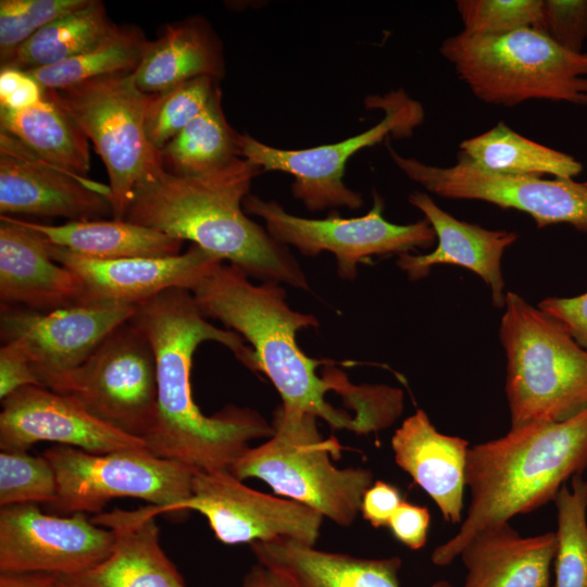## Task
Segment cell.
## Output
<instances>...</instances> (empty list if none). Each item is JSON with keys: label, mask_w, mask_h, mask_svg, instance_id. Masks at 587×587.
<instances>
[{"label": "cell", "mask_w": 587, "mask_h": 587, "mask_svg": "<svg viewBox=\"0 0 587 587\" xmlns=\"http://www.w3.org/2000/svg\"><path fill=\"white\" fill-rule=\"evenodd\" d=\"M25 386H41L38 376L26 358L11 345L0 348V398L1 400Z\"/></svg>", "instance_id": "42"}, {"label": "cell", "mask_w": 587, "mask_h": 587, "mask_svg": "<svg viewBox=\"0 0 587 587\" xmlns=\"http://www.w3.org/2000/svg\"><path fill=\"white\" fill-rule=\"evenodd\" d=\"M113 532L86 513H43L37 503L0 510V572H43L72 575L105 559Z\"/></svg>", "instance_id": "16"}, {"label": "cell", "mask_w": 587, "mask_h": 587, "mask_svg": "<svg viewBox=\"0 0 587 587\" xmlns=\"http://www.w3.org/2000/svg\"><path fill=\"white\" fill-rule=\"evenodd\" d=\"M429 522L427 508L402 500L388 526L397 540L412 550H419L426 544Z\"/></svg>", "instance_id": "39"}, {"label": "cell", "mask_w": 587, "mask_h": 587, "mask_svg": "<svg viewBox=\"0 0 587 587\" xmlns=\"http://www.w3.org/2000/svg\"><path fill=\"white\" fill-rule=\"evenodd\" d=\"M432 587H454V586L447 580H438L434 583Z\"/></svg>", "instance_id": "46"}, {"label": "cell", "mask_w": 587, "mask_h": 587, "mask_svg": "<svg viewBox=\"0 0 587 587\" xmlns=\"http://www.w3.org/2000/svg\"><path fill=\"white\" fill-rule=\"evenodd\" d=\"M538 32L571 52L583 53L587 38V0H542Z\"/></svg>", "instance_id": "38"}, {"label": "cell", "mask_w": 587, "mask_h": 587, "mask_svg": "<svg viewBox=\"0 0 587 587\" xmlns=\"http://www.w3.org/2000/svg\"><path fill=\"white\" fill-rule=\"evenodd\" d=\"M46 242L50 257L79 278L87 302L138 305L168 289L191 290L223 262L193 243L172 257L96 260Z\"/></svg>", "instance_id": "19"}, {"label": "cell", "mask_w": 587, "mask_h": 587, "mask_svg": "<svg viewBox=\"0 0 587 587\" xmlns=\"http://www.w3.org/2000/svg\"><path fill=\"white\" fill-rule=\"evenodd\" d=\"M251 546L258 563L289 587H400L398 557L362 559L284 538Z\"/></svg>", "instance_id": "25"}, {"label": "cell", "mask_w": 587, "mask_h": 587, "mask_svg": "<svg viewBox=\"0 0 587 587\" xmlns=\"http://www.w3.org/2000/svg\"><path fill=\"white\" fill-rule=\"evenodd\" d=\"M554 498L558 511L553 587H587V480L577 474Z\"/></svg>", "instance_id": "33"}, {"label": "cell", "mask_w": 587, "mask_h": 587, "mask_svg": "<svg viewBox=\"0 0 587 587\" xmlns=\"http://www.w3.org/2000/svg\"><path fill=\"white\" fill-rule=\"evenodd\" d=\"M109 186L71 174L35 154L13 136L0 132V212L98 220L112 215Z\"/></svg>", "instance_id": "17"}, {"label": "cell", "mask_w": 587, "mask_h": 587, "mask_svg": "<svg viewBox=\"0 0 587 587\" xmlns=\"http://www.w3.org/2000/svg\"><path fill=\"white\" fill-rule=\"evenodd\" d=\"M503 309L500 340L511 427L561 422L585 410L587 350L515 292H507Z\"/></svg>", "instance_id": "5"}, {"label": "cell", "mask_w": 587, "mask_h": 587, "mask_svg": "<svg viewBox=\"0 0 587 587\" xmlns=\"http://www.w3.org/2000/svg\"><path fill=\"white\" fill-rule=\"evenodd\" d=\"M246 213L257 215L266 232L278 243L292 246L307 257L323 251L333 253L341 278L353 279L358 263L373 255L403 254L416 248H429L436 235L426 220L399 225L387 221L384 200L375 193L372 209L363 216L344 218L330 214L326 218L300 217L287 212L275 200L247 195L242 202Z\"/></svg>", "instance_id": "12"}, {"label": "cell", "mask_w": 587, "mask_h": 587, "mask_svg": "<svg viewBox=\"0 0 587 587\" xmlns=\"http://www.w3.org/2000/svg\"><path fill=\"white\" fill-rule=\"evenodd\" d=\"M0 303L49 312L88 303L79 278L49 254L46 239L0 215Z\"/></svg>", "instance_id": "21"}, {"label": "cell", "mask_w": 587, "mask_h": 587, "mask_svg": "<svg viewBox=\"0 0 587 587\" xmlns=\"http://www.w3.org/2000/svg\"><path fill=\"white\" fill-rule=\"evenodd\" d=\"M239 135L225 117L217 86L204 110L159 151L161 165L178 176L220 170L240 158Z\"/></svg>", "instance_id": "29"}, {"label": "cell", "mask_w": 587, "mask_h": 587, "mask_svg": "<svg viewBox=\"0 0 587 587\" xmlns=\"http://www.w3.org/2000/svg\"><path fill=\"white\" fill-rule=\"evenodd\" d=\"M0 587H61L57 575L43 572H1Z\"/></svg>", "instance_id": "44"}, {"label": "cell", "mask_w": 587, "mask_h": 587, "mask_svg": "<svg viewBox=\"0 0 587 587\" xmlns=\"http://www.w3.org/2000/svg\"><path fill=\"white\" fill-rule=\"evenodd\" d=\"M370 107L382 108L384 118L367 130L336 143L286 150L267 146L247 134L239 135V155L262 171H280L294 176L291 192L310 211L363 205L360 193L344 183L347 161L359 150L383 141L387 136H410L423 122L422 105L403 90L371 97Z\"/></svg>", "instance_id": "11"}, {"label": "cell", "mask_w": 587, "mask_h": 587, "mask_svg": "<svg viewBox=\"0 0 587 587\" xmlns=\"http://www.w3.org/2000/svg\"><path fill=\"white\" fill-rule=\"evenodd\" d=\"M201 312L190 290L173 288L137 305L130 321L149 339L155 357L157 414L145 437L154 455L196 470H229L257 438L273 426L249 408L228 405L204 415L191 394L192 355L203 341H216L252 369L253 351L230 329L217 328Z\"/></svg>", "instance_id": "1"}, {"label": "cell", "mask_w": 587, "mask_h": 587, "mask_svg": "<svg viewBox=\"0 0 587 587\" xmlns=\"http://www.w3.org/2000/svg\"><path fill=\"white\" fill-rule=\"evenodd\" d=\"M26 73V72H25ZM45 95V88L26 73L18 88L9 97L0 100V107L12 111H23L38 104Z\"/></svg>", "instance_id": "43"}, {"label": "cell", "mask_w": 587, "mask_h": 587, "mask_svg": "<svg viewBox=\"0 0 587 587\" xmlns=\"http://www.w3.org/2000/svg\"><path fill=\"white\" fill-rule=\"evenodd\" d=\"M433 227L437 247L426 254L403 253L398 266L412 280L428 275L438 264H451L467 268L478 275L490 287L495 307L505 302L501 259L504 251L516 241L515 232L487 229L479 225L460 221L440 209L425 192L414 191L408 198Z\"/></svg>", "instance_id": "22"}, {"label": "cell", "mask_w": 587, "mask_h": 587, "mask_svg": "<svg viewBox=\"0 0 587 587\" xmlns=\"http://www.w3.org/2000/svg\"><path fill=\"white\" fill-rule=\"evenodd\" d=\"M260 167L239 158L197 176H178L158 162L140 178L124 220L160 230L227 260L248 276L309 289L298 262L242 208Z\"/></svg>", "instance_id": "2"}, {"label": "cell", "mask_w": 587, "mask_h": 587, "mask_svg": "<svg viewBox=\"0 0 587 587\" xmlns=\"http://www.w3.org/2000/svg\"><path fill=\"white\" fill-rule=\"evenodd\" d=\"M398 168L426 190L444 198L479 200L515 209L533 217L538 228L569 224L587 233V187L573 178L502 174L486 170L462 152L451 166L405 158L388 147Z\"/></svg>", "instance_id": "13"}, {"label": "cell", "mask_w": 587, "mask_h": 587, "mask_svg": "<svg viewBox=\"0 0 587 587\" xmlns=\"http://www.w3.org/2000/svg\"><path fill=\"white\" fill-rule=\"evenodd\" d=\"M133 73L104 76L61 89H47L72 117L104 163L108 200L115 220H124L140 178L160 162L147 137L146 116L152 93L142 92Z\"/></svg>", "instance_id": "9"}, {"label": "cell", "mask_w": 587, "mask_h": 587, "mask_svg": "<svg viewBox=\"0 0 587 587\" xmlns=\"http://www.w3.org/2000/svg\"><path fill=\"white\" fill-rule=\"evenodd\" d=\"M90 0H1L0 63L39 29Z\"/></svg>", "instance_id": "37"}, {"label": "cell", "mask_w": 587, "mask_h": 587, "mask_svg": "<svg viewBox=\"0 0 587 587\" xmlns=\"http://www.w3.org/2000/svg\"><path fill=\"white\" fill-rule=\"evenodd\" d=\"M159 514L157 505L146 504L93 515L95 524L113 532L112 550L85 571L57 575L61 587H186L160 545Z\"/></svg>", "instance_id": "20"}, {"label": "cell", "mask_w": 587, "mask_h": 587, "mask_svg": "<svg viewBox=\"0 0 587 587\" xmlns=\"http://www.w3.org/2000/svg\"><path fill=\"white\" fill-rule=\"evenodd\" d=\"M455 7L470 36L538 30L541 22L542 0H458Z\"/></svg>", "instance_id": "36"}, {"label": "cell", "mask_w": 587, "mask_h": 587, "mask_svg": "<svg viewBox=\"0 0 587 587\" xmlns=\"http://www.w3.org/2000/svg\"><path fill=\"white\" fill-rule=\"evenodd\" d=\"M42 387L67 396L103 423L145 439L157 414V363L145 333L130 320L79 366L48 375Z\"/></svg>", "instance_id": "10"}, {"label": "cell", "mask_w": 587, "mask_h": 587, "mask_svg": "<svg viewBox=\"0 0 587 587\" xmlns=\"http://www.w3.org/2000/svg\"><path fill=\"white\" fill-rule=\"evenodd\" d=\"M401 502L400 491L396 486L376 480L364 492L360 513L375 528L388 526Z\"/></svg>", "instance_id": "41"}, {"label": "cell", "mask_w": 587, "mask_h": 587, "mask_svg": "<svg viewBox=\"0 0 587 587\" xmlns=\"http://www.w3.org/2000/svg\"><path fill=\"white\" fill-rule=\"evenodd\" d=\"M439 51L480 101L514 107L528 100L587 104V53L571 52L533 28L446 38Z\"/></svg>", "instance_id": "6"}, {"label": "cell", "mask_w": 587, "mask_h": 587, "mask_svg": "<svg viewBox=\"0 0 587 587\" xmlns=\"http://www.w3.org/2000/svg\"><path fill=\"white\" fill-rule=\"evenodd\" d=\"M584 185L587 187V182H585Z\"/></svg>", "instance_id": "47"}, {"label": "cell", "mask_w": 587, "mask_h": 587, "mask_svg": "<svg viewBox=\"0 0 587 587\" xmlns=\"http://www.w3.org/2000/svg\"><path fill=\"white\" fill-rule=\"evenodd\" d=\"M99 0L46 25L0 63L24 72L61 63L98 45L117 28Z\"/></svg>", "instance_id": "30"}, {"label": "cell", "mask_w": 587, "mask_h": 587, "mask_svg": "<svg viewBox=\"0 0 587 587\" xmlns=\"http://www.w3.org/2000/svg\"><path fill=\"white\" fill-rule=\"evenodd\" d=\"M459 149L479 166L502 174L573 178L583 171L572 155L528 139L503 122L461 141Z\"/></svg>", "instance_id": "31"}, {"label": "cell", "mask_w": 587, "mask_h": 587, "mask_svg": "<svg viewBox=\"0 0 587 587\" xmlns=\"http://www.w3.org/2000/svg\"><path fill=\"white\" fill-rule=\"evenodd\" d=\"M538 308L557 320L587 350V292L573 298H547Z\"/></svg>", "instance_id": "40"}, {"label": "cell", "mask_w": 587, "mask_h": 587, "mask_svg": "<svg viewBox=\"0 0 587 587\" xmlns=\"http://www.w3.org/2000/svg\"><path fill=\"white\" fill-rule=\"evenodd\" d=\"M190 291L207 317L218 320L252 346V370L270 379L282 405L322 419L334 429L372 432L361 419L327 401L330 390L360 395L367 386H353L339 372L333 377L319 376L317 367L328 362L308 357L296 339L298 330L316 327L319 322L292 310L279 284L255 285L241 268L222 262Z\"/></svg>", "instance_id": "3"}, {"label": "cell", "mask_w": 587, "mask_h": 587, "mask_svg": "<svg viewBox=\"0 0 587 587\" xmlns=\"http://www.w3.org/2000/svg\"><path fill=\"white\" fill-rule=\"evenodd\" d=\"M217 86V79L200 76L152 93L145 123L151 146L160 151L182 132L204 110Z\"/></svg>", "instance_id": "34"}, {"label": "cell", "mask_w": 587, "mask_h": 587, "mask_svg": "<svg viewBox=\"0 0 587 587\" xmlns=\"http://www.w3.org/2000/svg\"><path fill=\"white\" fill-rule=\"evenodd\" d=\"M57 478L52 512L97 515L114 498H136L173 513L191 494L196 469L154 455L147 447L91 453L70 446L47 449Z\"/></svg>", "instance_id": "8"}, {"label": "cell", "mask_w": 587, "mask_h": 587, "mask_svg": "<svg viewBox=\"0 0 587 587\" xmlns=\"http://www.w3.org/2000/svg\"><path fill=\"white\" fill-rule=\"evenodd\" d=\"M0 132L71 174L86 178L90 170L88 138L47 89L43 99L27 110L0 107Z\"/></svg>", "instance_id": "28"}, {"label": "cell", "mask_w": 587, "mask_h": 587, "mask_svg": "<svg viewBox=\"0 0 587 587\" xmlns=\"http://www.w3.org/2000/svg\"><path fill=\"white\" fill-rule=\"evenodd\" d=\"M1 450H27L40 441L91 453L147 447L92 416L74 399L42 386L22 387L1 400Z\"/></svg>", "instance_id": "18"}, {"label": "cell", "mask_w": 587, "mask_h": 587, "mask_svg": "<svg viewBox=\"0 0 587 587\" xmlns=\"http://www.w3.org/2000/svg\"><path fill=\"white\" fill-rule=\"evenodd\" d=\"M587 466V408L555 423H535L469 449L471 503L459 532L439 545L432 562L450 564L479 532L554 500Z\"/></svg>", "instance_id": "4"}, {"label": "cell", "mask_w": 587, "mask_h": 587, "mask_svg": "<svg viewBox=\"0 0 587 587\" xmlns=\"http://www.w3.org/2000/svg\"><path fill=\"white\" fill-rule=\"evenodd\" d=\"M50 243L96 260L172 257L182 240L126 220L70 221L50 225L21 220Z\"/></svg>", "instance_id": "27"}, {"label": "cell", "mask_w": 587, "mask_h": 587, "mask_svg": "<svg viewBox=\"0 0 587 587\" xmlns=\"http://www.w3.org/2000/svg\"><path fill=\"white\" fill-rule=\"evenodd\" d=\"M190 510L202 514L226 545L284 538L315 546L324 519L304 504L246 486L228 470L193 472L191 494L175 512Z\"/></svg>", "instance_id": "14"}, {"label": "cell", "mask_w": 587, "mask_h": 587, "mask_svg": "<svg viewBox=\"0 0 587 587\" xmlns=\"http://www.w3.org/2000/svg\"><path fill=\"white\" fill-rule=\"evenodd\" d=\"M555 533L523 537L509 523L488 527L462 549L463 587H550Z\"/></svg>", "instance_id": "24"}, {"label": "cell", "mask_w": 587, "mask_h": 587, "mask_svg": "<svg viewBox=\"0 0 587 587\" xmlns=\"http://www.w3.org/2000/svg\"><path fill=\"white\" fill-rule=\"evenodd\" d=\"M224 75L222 47L210 25L200 17L166 24L149 40L133 72L135 85L145 93H159L189 79Z\"/></svg>", "instance_id": "26"}, {"label": "cell", "mask_w": 587, "mask_h": 587, "mask_svg": "<svg viewBox=\"0 0 587 587\" xmlns=\"http://www.w3.org/2000/svg\"><path fill=\"white\" fill-rule=\"evenodd\" d=\"M57 497L54 471L45 457L26 450L0 452V507L51 503Z\"/></svg>", "instance_id": "35"}, {"label": "cell", "mask_w": 587, "mask_h": 587, "mask_svg": "<svg viewBox=\"0 0 587 587\" xmlns=\"http://www.w3.org/2000/svg\"><path fill=\"white\" fill-rule=\"evenodd\" d=\"M242 587H289L275 571L257 563L246 575Z\"/></svg>", "instance_id": "45"}, {"label": "cell", "mask_w": 587, "mask_h": 587, "mask_svg": "<svg viewBox=\"0 0 587 587\" xmlns=\"http://www.w3.org/2000/svg\"><path fill=\"white\" fill-rule=\"evenodd\" d=\"M136 309L129 303L96 301L40 312L0 303L1 345L18 350L41 385L43 377L84 363Z\"/></svg>", "instance_id": "15"}, {"label": "cell", "mask_w": 587, "mask_h": 587, "mask_svg": "<svg viewBox=\"0 0 587 587\" xmlns=\"http://www.w3.org/2000/svg\"><path fill=\"white\" fill-rule=\"evenodd\" d=\"M314 415L280 405L268 439L248 448L229 467L242 480L258 478L276 495L304 504L341 526L360 513L373 474L363 467L338 469L330 455L339 454L335 438L324 439Z\"/></svg>", "instance_id": "7"}, {"label": "cell", "mask_w": 587, "mask_h": 587, "mask_svg": "<svg viewBox=\"0 0 587 587\" xmlns=\"http://www.w3.org/2000/svg\"><path fill=\"white\" fill-rule=\"evenodd\" d=\"M395 461L437 504L445 521H462L469 441L439 433L422 409L391 438Z\"/></svg>", "instance_id": "23"}, {"label": "cell", "mask_w": 587, "mask_h": 587, "mask_svg": "<svg viewBox=\"0 0 587 587\" xmlns=\"http://www.w3.org/2000/svg\"><path fill=\"white\" fill-rule=\"evenodd\" d=\"M148 43L139 27L118 25L113 34L80 54L26 73L45 89L61 90L104 76L133 73Z\"/></svg>", "instance_id": "32"}]
</instances>
